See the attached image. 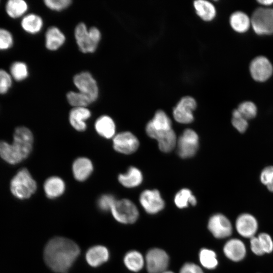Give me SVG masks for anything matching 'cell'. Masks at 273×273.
<instances>
[{
	"label": "cell",
	"instance_id": "27",
	"mask_svg": "<svg viewBox=\"0 0 273 273\" xmlns=\"http://www.w3.org/2000/svg\"><path fill=\"white\" fill-rule=\"evenodd\" d=\"M43 24L42 18L39 16L32 13L25 15L21 21L22 28L25 32L32 34L40 32Z\"/></svg>",
	"mask_w": 273,
	"mask_h": 273
},
{
	"label": "cell",
	"instance_id": "2",
	"mask_svg": "<svg viewBox=\"0 0 273 273\" xmlns=\"http://www.w3.org/2000/svg\"><path fill=\"white\" fill-rule=\"evenodd\" d=\"M33 143V136L30 130L24 126L18 127L15 130L12 144L0 141V156L9 164H17L29 155Z\"/></svg>",
	"mask_w": 273,
	"mask_h": 273
},
{
	"label": "cell",
	"instance_id": "45",
	"mask_svg": "<svg viewBox=\"0 0 273 273\" xmlns=\"http://www.w3.org/2000/svg\"><path fill=\"white\" fill-rule=\"evenodd\" d=\"M257 2L259 4L266 7L269 6L273 4V0H260L258 1Z\"/></svg>",
	"mask_w": 273,
	"mask_h": 273
},
{
	"label": "cell",
	"instance_id": "39",
	"mask_svg": "<svg viewBox=\"0 0 273 273\" xmlns=\"http://www.w3.org/2000/svg\"><path fill=\"white\" fill-rule=\"evenodd\" d=\"M12 77L6 70L0 69V94L8 93L12 85Z\"/></svg>",
	"mask_w": 273,
	"mask_h": 273
},
{
	"label": "cell",
	"instance_id": "32",
	"mask_svg": "<svg viewBox=\"0 0 273 273\" xmlns=\"http://www.w3.org/2000/svg\"><path fill=\"white\" fill-rule=\"evenodd\" d=\"M199 260L202 265L207 269L215 268L218 264L216 254L214 251L203 248L199 253Z\"/></svg>",
	"mask_w": 273,
	"mask_h": 273
},
{
	"label": "cell",
	"instance_id": "31",
	"mask_svg": "<svg viewBox=\"0 0 273 273\" xmlns=\"http://www.w3.org/2000/svg\"><path fill=\"white\" fill-rule=\"evenodd\" d=\"M174 203L179 208H184L190 204L196 205L197 200L191 191L188 189H183L178 192L174 199Z\"/></svg>",
	"mask_w": 273,
	"mask_h": 273
},
{
	"label": "cell",
	"instance_id": "36",
	"mask_svg": "<svg viewBox=\"0 0 273 273\" xmlns=\"http://www.w3.org/2000/svg\"><path fill=\"white\" fill-rule=\"evenodd\" d=\"M231 122L233 127L240 133H244L248 129V120L245 118L237 109L233 110Z\"/></svg>",
	"mask_w": 273,
	"mask_h": 273
},
{
	"label": "cell",
	"instance_id": "8",
	"mask_svg": "<svg viewBox=\"0 0 273 273\" xmlns=\"http://www.w3.org/2000/svg\"><path fill=\"white\" fill-rule=\"evenodd\" d=\"M145 263L149 273H162L168 266L169 257L164 250L153 248L146 254Z\"/></svg>",
	"mask_w": 273,
	"mask_h": 273
},
{
	"label": "cell",
	"instance_id": "17",
	"mask_svg": "<svg viewBox=\"0 0 273 273\" xmlns=\"http://www.w3.org/2000/svg\"><path fill=\"white\" fill-rule=\"evenodd\" d=\"M223 251L228 259L235 262L242 260L246 254V248L244 243L235 238L229 240L225 244Z\"/></svg>",
	"mask_w": 273,
	"mask_h": 273
},
{
	"label": "cell",
	"instance_id": "41",
	"mask_svg": "<svg viewBox=\"0 0 273 273\" xmlns=\"http://www.w3.org/2000/svg\"><path fill=\"white\" fill-rule=\"evenodd\" d=\"M45 5L50 9L56 11L68 8L71 4L70 0H45Z\"/></svg>",
	"mask_w": 273,
	"mask_h": 273
},
{
	"label": "cell",
	"instance_id": "37",
	"mask_svg": "<svg viewBox=\"0 0 273 273\" xmlns=\"http://www.w3.org/2000/svg\"><path fill=\"white\" fill-rule=\"evenodd\" d=\"M259 179L269 192L273 193V165L267 166L261 170Z\"/></svg>",
	"mask_w": 273,
	"mask_h": 273
},
{
	"label": "cell",
	"instance_id": "12",
	"mask_svg": "<svg viewBox=\"0 0 273 273\" xmlns=\"http://www.w3.org/2000/svg\"><path fill=\"white\" fill-rule=\"evenodd\" d=\"M208 229L213 236L218 239L230 236L233 231L232 225L230 220L220 213L215 214L210 218Z\"/></svg>",
	"mask_w": 273,
	"mask_h": 273
},
{
	"label": "cell",
	"instance_id": "1",
	"mask_svg": "<svg viewBox=\"0 0 273 273\" xmlns=\"http://www.w3.org/2000/svg\"><path fill=\"white\" fill-rule=\"evenodd\" d=\"M80 253L78 245L72 240L55 237L47 244L44 250V259L53 271L66 273Z\"/></svg>",
	"mask_w": 273,
	"mask_h": 273
},
{
	"label": "cell",
	"instance_id": "4",
	"mask_svg": "<svg viewBox=\"0 0 273 273\" xmlns=\"http://www.w3.org/2000/svg\"><path fill=\"white\" fill-rule=\"evenodd\" d=\"M74 35L79 50L84 53L94 52L101 38V32L97 27H92L88 29L83 23L76 26Z\"/></svg>",
	"mask_w": 273,
	"mask_h": 273
},
{
	"label": "cell",
	"instance_id": "22",
	"mask_svg": "<svg viewBox=\"0 0 273 273\" xmlns=\"http://www.w3.org/2000/svg\"><path fill=\"white\" fill-rule=\"evenodd\" d=\"M172 128L171 121L162 110H158L153 118L147 124L146 131L168 130Z\"/></svg>",
	"mask_w": 273,
	"mask_h": 273
},
{
	"label": "cell",
	"instance_id": "6",
	"mask_svg": "<svg viewBox=\"0 0 273 273\" xmlns=\"http://www.w3.org/2000/svg\"><path fill=\"white\" fill-rule=\"evenodd\" d=\"M111 211L114 218L118 222L131 224L136 221L139 215L135 205L130 200L123 199L116 200Z\"/></svg>",
	"mask_w": 273,
	"mask_h": 273
},
{
	"label": "cell",
	"instance_id": "43",
	"mask_svg": "<svg viewBox=\"0 0 273 273\" xmlns=\"http://www.w3.org/2000/svg\"><path fill=\"white\" fill-rule=\"evenodd\" d=\"M250 242L251 250L254 254L259 256L264 254L257 237L254 236L250 238Z\"/></svg>",
	"mask_w": 273,
	"mask_h": 273
},
{
	"label": "cell",
	"instance_id": "14",
	"mask_svg": "<svg viewBox=\"0 0 273 273\" xmlns=\"http://www.w3.org/2000/svg\"><path fill=\"white\" fill-rule=\"evenodd\" d=\"M140 202L145 210L149 214H156L164 207V201L157 190H146L140 196Z\"/></svg>",
	"mask_w": 273,
	"mask_h": 273
},
{
	"label": "cell",
	"instance_id": "13",
	"mask_svg": "<svg viewBox=\"0 0 273 273\" xmlns=\"http://www.w3.org/2000/svg\"><path fill=\"white\" fill-rule=\"evenodd\" d=\"M139 141L131 132L124 131L115 135L113 139V147L117 152L130 154L138 149Z\"/></svg>",
	"mask_w": 273,
	"mask_h": 273
},
{
	"label": "cell",
	"instance_id": "11",
	"mask_svg": "<svg viewBox=\"0 0 273 273\" xmlns=\"http://www.w3.org/2000/svg\"><path fill=\"white\" fill-rule=\"evenodd\" d=\"M196 106V102L193 97H184L173 109V116L174 119L180 123H191L194 120L193 111Z\"/></svg>",
	"mask_w": 273,
	"mask_h": 273
},
{
	"label": "cell",
	"instance_id": "29",
	"mask_svg": "<svg viewBox=\"0 0 273 273\" xmlns=\"http://www.w3.org/2000/svg\"><path fill=\"white\" fill-rule=\"evenodd\" d=\"M28 8V4L23 0H9L7 2L5 7L7 15L13 19H17L23 16Z\"/></svg>",
	"mask_w": 273,
	"mask_h": 273
},
{
	"label": "cell",
	"instance_id": "40",
	"mask_svg": "<svg viewBox=\"0 0 273 273\" xmlns=\"http://www.w3.org/2000/svg\"><path fill=\"white\" fill-rule=\"evenodd\" d=\"M116 200L115 197L111 195H103L98 199V206L103 211L111 210Z\"/></svg>",
	"mask_w": 273,
	"mask_h": 273
},
{
	"label": "cell",
	"instance_id": "15",
	"mask_svg": "<svg viewBox=\"0 0 273 273\" xmlns=\"http://www.w3.org/2000/svg\"><path fill=\"white\" fill-rule=\"evenodd\" d=\"M235 227L240 235L250 239L255 236L258 229V222L253 215L244 213L237 217Z\"/></svg>",
	"mask_w": 273,
	"mask_h": 273
},
{
	"label": "cell",
	"instance_id": "35",
	"mask_svg": "<svg viewBox=\"0 0 273 273\" xmlns=\"http://www.w3.org/2000/svg\"><path fill=\"white\" fill-rule=\"evenodd\" d=\"M237 109L248 120L255 118L257 114V108L251 101H244L241 103Z\"/></svg>",
	"mask_w": 273,
	"mask_h": 273
},
{
	"label": "cell",
	"instance_id": "5",
	"mask_svg": "<svg viewBox=\"0 0 273 273\" xmlns=\"http://www.w3.org/2000/svg\"><path fill=\"white\" fill-rule=\"evenodd\" d=\"M251 26L258 35L273 34V9L259 7L255 9L250 18Z\"/></svg>",
	"mask_w": 273,
	"mask_h": 273
},
{
	"label": "cell",
	"instance_id": "16",
	"mask_svg": "<svg viewBox=\"0 0 273 273\" xmlns=\"http://www.w3.org/2000/svg\"><path fill=\"white\" fill-rule=\"evenodd\" d=\"M149 136L156 140L159 149L163 152L172 150L176 145V134L172 129L168 130L146 131Z\"/></svg>",
	"mask_w": 273,
	"mask_h": 273
},
{
	"label": "cell",
	"instance_id": "26",
	"mask_svg": "<svg viewBox=\"0 0 273 273\" xmlns=\"http://www.w3.org/2000/svg\"><path fill=\"white\" fill-rule=\"evenodd\" d=\"M143 178L141 171L134 167H130L125 173L119 174L118 177L120 183L126 188L138 186L142 183Z\"/></svg>",
	"mask_w": 273,
	"mask_h": 273
},
{
	"label": "cell",
	"instance_id": "34",
	"mask_svg": "<svg viewBox=\"0 0 273 273\" xmlns=\"http://www.w3.org/2000/svg\"><path fill=\"white\" fill-rule=\"evenodd\" d=\"M10 74L12 78L16 81L25 80L28 76V69L27 65L21 61L13 62L10 68Z\"/></svg>",
	"mask_w": 273,
	"mask_h": 273
},
{
	"label": "cell",
	"instance_id": "10",
	"mask_svg": "<svg viewBox=\"0 0 273 273\" xmlns=\"http://www.w3.org/2000/svg\"><path fill=\"white\" fill-rule=\"evenodd\" d=\"M249 71L254 80L264 82L272 75L273 66L270 61L266 57L259 56L251 61Z\"/></svg>",
	"mask_w": 273,
	"mask_h": 273
},
{
	"label": "cell",
	"instance_id": "21",
	"mask_svg": "<svg viewBox=\"0 0 273 273\" xmlns=\"http://www.w3.org/2000/svg\"><path fill=\"white\" fill-rule=\"evenodd\" d=\"M66 40L64 33L57 27H49L46 32L45 45L50 51L59 49L64 43Z\"/></svg>",
	"mask_w": 273,
	"mask_h": 273
},
{
	"label": "cell",
	"instance_id": "28",
	"mask_svg": "<svg viewBox=\"0 0 273 273\" xmlns=\"http://www.w3.org/2000/svg\"><path fill=\"white\" fill-rule=\"evenodd\" d=\"M194 6L197 15L204 20L210 21L216 15L215 8L209 1L196 0L194 2Z\"/></svg>",
	"mask_w": 273,
	"mask_h": 273
},
{
	"label": "cell",
	"instance_id": "24",
	"mask_svg": "<svg viewBox=\"0 0 273 273\" xmlns=\"http://www.w3.org/2000/svg\"><path fill=\"white\" fill-rule=\"evenodd\" d=\"M230 24L236 32L240 33L247 32L251 26L250 18L245 13L240 11L231 14Z\"/></svg>",
	"mask_w": 273,
	"mask_h": 273
},
{
	"label": "cell",
	"instance_id": "42",
	"mask_svg": "<svg viewBox=\"0 0 273 273\" xmlns=\"http://www.w3.org/2000/svg\"><path fill=\"white\" fill-rule=\"evenodd\" d=\"M264 253H270L273 251V241L270 236L262 233L257 236Z\"/></svg>",
	"mask_w": 273,
	"mask_h": 273
},
{
	"label": "cell",
	"instance_id": "33",
	"mask_svg": "<svg viewBox=\"0 0 273 273\" xmlns=\"http://www.w3.org/2000/svg\"><path fill=\"white\" fill-rule=\"evenodd\" d=\"M66 97L69 104L74 107H86L93 103L88 97L79 92L70 91Z\"/></svg>",
	"mask_w": 273,
	"mask_h": 273
},
{
	"label": "cell",
	"instance_id": "9",
	"mask_svg": "<svg viewBox=\"0 0 273 273\" xmlns=\"http://www.w3.org/2000/svg\"><path fill=\"white\" fill-rule=\"evenodd\" d=\"M75 86L78 92L88 97L93 102L99 96V88L97 83L88 72L84 71L75 75L73 79Z\"/></svg>",
	"mask_w": 273,
	"mask_h": 273
},
{
	"label": "cell",
	"instance_id": "23",
	"mask_svg": "<svg viewBox=\"0 0 273 273\" xmlns=\"http://www.w3.org/2000/svg\"><path fill=\"white\" fill-rule=\"evenodd\" d=\"M43 188L46 196L49 198L54 199L63 194L65 189V185L60 177L52 176L45 181Z\"/></svg>",
	"mask_w": 273,
	"mask_h": 273
},
{
	"label": "cell",
	"instance_id": "46",
	"mask_svg": "<svg viewBox=\"0 0 273 273\" xmlns=\"http://www.w3.org/2000/svg\"><path fill=\"white\" fill-rule=\"evenodd\" d=\"M162 273H174V272L171 271L166 270V271L163 272Z\"/></svg>",
	"mask_w": 273,
	"mask_h": 273
},
{
	"label": "cell",
	"instance_id": "30",
	"mask_svg": "<svg viewBox=\"0 0 273 273\" xmlns=\"http://www.w3.org/2000/svg\"><path fill=\"white\" fill-rule=\"evenodd\" d=\"M144 258L142 254L135 250L128 252L124 257V263L130 270L136 272L144 266Z\"/></svg>",
	"mask_w": 273,
	"mask_h": 273
},
{
	"label": "cell",
	"instance_id": "38",
	"mask_svg": "<svg viewBox=\"0 0 273 273\" xmlns=\"http://www.w3.org/2000/svg\"><path fill=\"white\" fill-rule=\"evenodd\" d=\"M14 38L12 33L7 29L0 28V51H6L13 45Z\"/></svg>",
	"mask_w": 273,
	"mask_h": 273
},
{
	"label": "cell",
	"instance_id": "7",
	"mask_svg": "<svg viewBox=\"0 0 273 273\" xmlns=\"http://www.w3.org/2000/svg\"><path fill=\"white\" fill-rule=\"evenodd\" d=\"M177 154L182 158H191L196 153L199 147V138L191 129L185 130L177 140Z\"/></svg>",
	"mask_w": 273,
	"mask_h": 273
},
{
	"label": "cell",
	"instance_id": "25",
	"mask_svg": "<svg viewBox=\"0 0 273 273\" xmlns=\"http://www.w3.org/2000/svg\"><path fill=\"white\" fill-rule=\"evenodd\" d=\"M95 127L98 133L105 138L110 139L115 134V123L113 119L107 115L99 117L95 122Z\"/></svg>",
	"mask_w": 273,
	"mask_h": 273
},
{
	"label": "cell",
	"instance_id": "20",
	"mask_svg": "<svg viewBox=\"0 0 273 273\" xmlns=\"http://www.w3.org/2000/svg\"><path fill=\"white\" fill-rule=\"evenodd\" d=\"M93 170L92 162L87 158H78L74 161L72 165L73 175L78 181L86 180L90 176Z\"/></svg>",
	"mask_w": 273,
	"mask_h": 273
},
{
	"label": "cell",
	"instance_id": "18",
	"mask_svg": "<svg viewBox=\"0 0 273 273\" xmlns=\"http://www.w3.org/2000/svg\"><path fill=\"white\" fill-rule=\"evenodd\" d=\"M90 116L91 112L86 107H74L69 113V122L76 130L82 131L86 128L85 121Z\"/></svg>",
	"mask_w": 273,
	"mask_h": 273
},
{
	"label": "cell",
	"instance_id": "19",
	"mask_svg": "<svg viewBox=\"0 0 273 273\" xmlns=\"http://www.w3.org/2000/svg\"><path fill=\"white\" fill-rule=\"evenodd\" d=\"M109 256L107 248L103 246L98 245L90 248L87 251L85 259L90 266L97 267L106 262Z\"/></svg>",
	"mask_w": 273,
	"mask_h": 273
},
{
	"label": "cell",
	"instance_id": "44",
	"mask_svg": "<svg viewBox=\"0 0 273 273\" xmlns=\"http://www.w3.org/2000/svg\"><path fill=\"white\" fill-rule=\"evenodd\" d=\"M179 273H204L201 268L193 263H186L181 267Z\"/></svg>",
	"mask_w": 273,
	"mask_h": 273
},
{
	"label": "cell",
	"instance_id": "3",
	"mask_svg": "<svg viewBox=\"0 0 273 273\" xmlns=\"http://www.w3.org/2000/svg\"><path fill=\"white\" fill-rule=\"evenodd\" d=\"M36 189V183L26 168L20 169L11 180V192L19 199L30 198Z\"/></svg>",
	"mask_w": 273,
	"mask_h": 273
}]
</instances>
